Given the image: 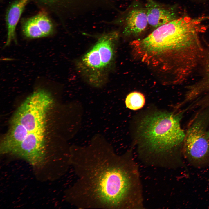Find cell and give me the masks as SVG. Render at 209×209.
<instances>
[{
	"instance_id": "1",
	"label": "cell",
	"mask_w": 209,
	"mask_h": 209,
	"mask_svg": "<svg viewBox=\"0 0 209 209\" xmlns=\"http://www.w3.org/2000/svg\"><path fill=\"white\" fill-rule=\"evenodd\" d=\"M108 145L70 149L77 179L66 197L80 209L137 208L143 202L138 167L130 151L120 155Z\"/></svg>"
},
{
	"instance_id": "2",
	"label": "cell",
	"mask_w": 209,
	"mask_h": 209,
	"mask_svg": "<svg viewBox=\"0 0 209 209\" xmlns=\"http://www.w3.org/2000/svg\"><path fill=\"white\" fill-rule=\"evenodd\" d=\"M53 102L49 92L39 89L28 96L15 112L1 142L0 151L25 160L38 167L45 162L47 113Z\"/></svg>"
},
{
	"instance_id": "3",
	"label": "cell",
	"mask_w": 209,
	"mask_h": 209,
	"mask_svg": "<svg viewBox=\"0 0 209 209\" xmlns=\"http://www.w3.org/2000/svg\"><path fill=\"white\" fill-rule=\"evenodd\" d=\"M141 114L135 119L132 131L139 150L181 163L178 150L185 134L181 127V114L156 109Z\"/></svg>"
},
{
	"instance_id": "4",
	"label": "cell",
	"mask_w": 209,
	"mask_h": 209,
	"mask_svg": "<svg viewBox=\"0 0 209 209\" xmlns=\"http://www.w3.org/2000/svg\"><path fill=\"white\" fill-rule=\"evenodd\" d=\"M118 33H105L75 62L76 70L87 83L96 88L106 84L114 66Z\"/></svg>"
},
{
	"instance_id": "5",
	"label": "cell",
	"mask_w": 209,
	"mask_h": 209,
	"mask_svg": "<svg viewBox=\"0 0 209 209\" xmlns=\"http://www.w3.org/2000/svg\"><path fill=\"white\" fill-rule=\"evenodd\" d=\"M183 142L184 156L190 164L197 167L209 165V138L202 121L192 124Z\"/></svg>"
},
{
	"instance_id": "6",
	"label": "cell",
	"mask_w": 209,
	"mask_h": 209,
	"mask_svg": "<svg viewBox=\"0 0 209 209\" xmlns=\"http://www.w3.org/2000/svg\"><path fill=\"white\" fill-rule=\"evenodd\" d=\"M123 20V35L127 36L139 35L148 25L145 6L138 2L133 3L125 12Z\"/></svg>"
},
{
	"instance_id": "7",
	"label": "cell",
	"mask_w": 209,
	"mask_h": 209,
	"mask_svg": "<svg viewBox=\"0 0 209 209\" xmlns=\"http://www.w3.org/2000/svg\"><path fill=\"white\" fill-rule=\"evenodd\" d=\"M54 27L46 14L40 13L28 18L24 22L22 32L28 39L40 38L48 36L53 33Z\"/></svg>"
},
{
	"instance_id": "8",
	"label": "cell",
	"mask_w": 209,
	"mask_h": 209,
	"mask_svg": "<svg viewBox=\"0 0 209 209\" xmlns=\"http://www.w3.org/2000/svg\"><path fill=\"white\" fill-rule=\"evenodd\" d=\"M145 5L149 26L155 29L176 18L174 8L154 0H145Z\"/></svg>"
},
{
	"instance_id": "9",
	"label": "cell",
	"mask_w": 209,
	"mask_h": 209,
	"mask_svg": "<svg viewBox=\"0 0 209 209\" xmlns=\"http://www.w3.org/2000/svg\"><path fill=\"white\" fill-rule=\"evenodd\" d=\"M28 1V0H17L8 9L6 18L7 38L5 47L10 44L12 41L16 42V28Z\"/></svg>"
},
{
	"instance_id": "10",
	"label": "cell",
	"mask_w": 209,
	"mask_h": 209,
	"mask_svg": "<svg viewBox=\"0 0 209 209\" xmlns=\"http://www.w3.org/2000/svg\"><path fill=\"white\" fill-rule=\"evenodd\" d=\"M145 102L144 95L137 91H134L129 94L125 100L126 107L133 110H138L142 108Z\"/></svg>"
},
{
	"instance_id": "11",
	"label": "cell",
	"mask_w": 209,
	"mask_h": 209,
	"mask_svg": "<svg viewBox=\"0 0 209 209\" xmlns=\"http://www.w3.org/2000/svg\"><path fill=\"white\" fill-rule=\"evenodd\" d=\"M207 134H208V136L209 138V132H207Z\"/></svg>"
}]
</instances>
